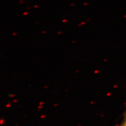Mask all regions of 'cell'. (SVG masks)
Here are the masks:
<instances>
[{
  "label": "cell",
  "mask_w": 126,
  "mask_h": 126,
  "mask_svg": "<svg viewBox=\"0 0 126 126\" xmlns=\"http://www.w3.org/2000/svg\"><path fill=\"white\" fill-rule=\"evenodd\" d=\"M124 126H126V120H125V121Z\"/></svg>",
  "instance_id": "1"
}]
</instances>
